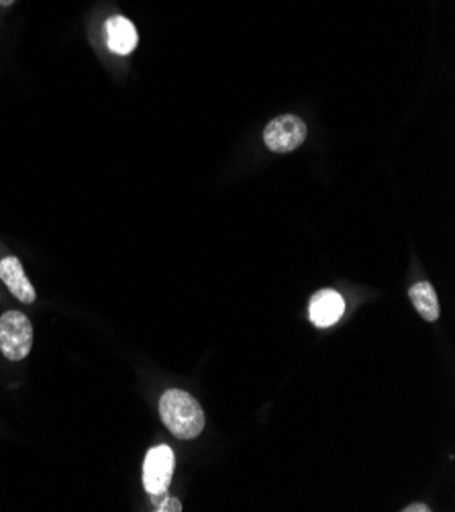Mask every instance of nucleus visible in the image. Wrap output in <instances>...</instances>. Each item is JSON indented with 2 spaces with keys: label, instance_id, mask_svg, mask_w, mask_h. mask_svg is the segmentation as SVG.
<instances>
[{
  "label": "nucleus",
  "instance_id": "f257e3e1",
  "mask_svg": "<svg viewBox=\"0 0 455 512\" xmlns=\"http://www.w3.org/2000/svg\"><path fill=\"white\" fill-rule=\"evenodd\" d=\"M160 417L168 431L182 441L196 439L205 429V411L198 400L184 390L172 388L162 394Z\"/></svg>",
  "mask_w": 455,
  "mask_h": 512
},
{
  "label": "nucleus",
  "instance_id": "f03ea898",
  "mask_svg": "<svg viewBox=\"0 0 455 512\" xmlns=\"http://www.w3.org/2000/svg\"><path fill=\"white\" fill-rule=\"evenodd\" d=\"M33 347V325L25 313L7 311L0 317V351L11 362H21Z\"/></svg>",
  "mask_w": 455,
  "mask_h": 512
},
{
  "label": "nucleus",
  "instance_id": "7ed1b4c3",
  "mask_svg": "<svg viewBox=\"0 0 455 512\" xmlns=\"http://www.w3.org/2000/svg\"><path fill=\"white\" fill-rule=\"evenodd\" d=\"M307 123L296 115H282L264 129V143L274 153H290L307 139Z\"/></svg>",
  "mask_w": 455,
  "mask_h": 512
},
{
  "label": "nucleus",
  "instance_id": "20e7f679",
  "mask_svg": "<svg viewBox=\"0 0 455 512\" xmlns=\"http://www.w3.org/2000/svg\"><path fill=\"white\" fill-rule=\"evenodd\" d=\"M174 476V451L168 445L149 449L143 462V486L151 496L166 494Z\"/></svg>",
  "mask_w": 455,
  "mask_h": 512
},
{
  "label": "nucleus",
  "instance_id": "39448f33",
  "mask_svg": "<svg viewBox=\"0 0 455 512\" xmlns=\"http://www.w3.org/2000/svg\"><path fill=\"white\" fill-rule=\"evenodd\" d=\"M0 280L7 284L11 294L23 304H33L37 300V292L29 282L21 260L15 258V255H9V258L0 260Z\"/></svg>",
  "mask_w": 455,
  "mask_h": 512
},
{
  "label": "nucleus",
  "instance_id": "423d86ee",
  "mask_svg": "<svg viewBox=\"0 0 455 512\" xmlns=\"http://www.w3.org/2000/svg\"><path fill=\"white\" fill-rule=\"evenodd\" d=\"M311 321L317 327H331L335 325L345 313V300L335 290H319L309 306Z\"/></svg>",
  "mask_w": 455,
  "mask_h": 512
},
{
  "label": "nucleus",
  "instance_id": "0eeeda50",
  "mask_svg": "<svg viewBox=\"0 0 455 512\" xmlns=\"http://www.w3.org/2000/svg\"><path fill=\"white\" fill-rule=\"evenodd\" d=\"M139 35L135 25L121 15H115L107 21V45L117 56H129L137 47Z\"/></svg>",
  "mask_w": 455,
  "mask_h": 512
},
{
  "label": "nucleus",
  "instance_id": "6e6552de",
  "mask_svg": "<svg viewBox=\"0 0 455 512\" xmlns=\"http://www.w3.org/2000/svg\"><path fill=\"white\" fill-rule=\"evenodd\" d=\"M409 296L415 304L417 313L427 321V323H435L441 315L439 311V300H437V292L429 282H417L411 286Z\"/></svg>",
  "mask_w": 455,
  "mask_h": 512
},
{
  "label": "nucleus",
  "instance_id": "1a4fd4ad",
  "mask_svg": "<svg viewBox=\"0 0 455 512\" xmlns=\"http://www.w3.org/2000/svg\"><path fill=\"white\" fill-rule=\"evenodd\" d=\"M158 510H162V512H166V510H182V504H180L176 498H166V500L160 504Z\"/></svg>",
  "mask_w": 455,
  "mask_h": 512
},
{
  "label": "nucleus",
  "instance_id": "9d476101",
  "mask_svg": "<svg viewBox=\"0 0 455 512\" xmlns=\"http://www.w3.org/2000/svg\"><path fill=\"white\" fill-rule=\"evenodd\" d=\"M404 512H429L431 508L427 506V504H411V506H407V508H402Z\"/></svg>",
  "mask_w": 455,
  "mask_h": 512
},
{
  "label": "nucleus",
  "instance_id": "9b49d317",
  "mask_svg": "<svg viewBox=\"0 0 455 512\" xmlns=\"http://www.w3.org/2000/svg\"><path fill=\"white\" fill-rule=\"evenodd\" d=\"M15 0H0V7H11Z\"/></svg>",
  "mask_w": 455,
  "mask_h": 512
}]
</instances>
